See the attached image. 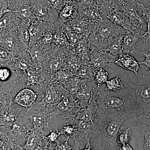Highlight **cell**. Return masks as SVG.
<instances>
[{
  "instance_id": "1",
  "label": "cell",
  "mask_w": 150,
  "mask_h": 150,
  "mask_svg": "<svg viewBox=\"0 0 150 150\" xmlns=\"http://www.w3.org/2000/svg\"><path fill=\"white\" fill-rule=\"evenodd\" d=\"M96 101L98 114L117 113L128 115H136L133 100V90L130 83L116 92H110L100 87L98 88Z\"/></svg>"
},
{
  "instance_id": "2",
  "label": "cell",
  "mask_w": 150,
  "mask_h": 150,
  "mask_svg": "<svg viewBox=\"0 0 150 150\" xmlns=\"http://www.w3.org/2000/svg\"><path fill=\"white\" fill-rule=\"evenodd\" d=\"M129 116L117 113H100L95 123L102 137V150H118L117 137L123 123ZM99 134V135H100Z\"/></svg>"
},
{
  "instance_id": "3",
  "label": "cell",
  "mask_w": 150,
  "mask_h": 150,
  "mask_svg": "<svg viewBox=\"0 0 150 150\" xmlns=\"http://www.w3.org/2000/svg\"><path fill=\"white\" fill-rule=\"evenodd\" d=\"M126 30L113 23L107 18L102 19L94 32L88 35L89 41L99 50L107 49L109 40L113 36L125 34Z\"/></svg>"
},
{
  "instance_id": "4",
  "label": "cell",
  "mask_w": 150,
  "mask_h": 150,
  "mask_svg": "<svg viewBox=\"0 0 150 150\" xmlns=\"http://www.w3.org/2000/svg\"><path fill=\"white\" fill-rule=\"evenodd\" d=\"M23 114L32 123L33 127L48 129L52 126L54 118L58 115L56 106L46 105L42 101H36Z\"/></svg>"
},
{
  "instance_id": "5",
  "label": "cell",
  "mask_w": 150,
  "mask_h": 150,
  "mask_svg": "<svg viewBox=\"0 0 150 150\" xmlns=\"http://www.w3.org/2000/svg\"><path fill=\"white\" fill-rule=\"evenodd\" d=\"M133 90V100L138 118L150 115V82L144 86L130 83Z\"/></svg>"
},
{
  "instance_id": "6",
  "label": "cell",
  "mask_w": 150,
  "mask_h": 150,
  "mask_svg": "<svg viewBox=\"0 0 150 150\" xmlns=\"http://www.w3.org/2000/svg\"><path fill=\"white\" fill-rule=\"evenodd\" d=\"M57 115H61L64 123L76 124V118L81 108L74 97L68 93L56 106Z\"/></svg>"
},
{
  "instance_id": "7",
  "label": "cell",
  "mask_w": 150,
  "mask_h": 150,
  "mask_svg": "<svg viewBox=\"0 0 150 150\" xmlns=\"http://www.w3.org/2000/svg\"><path fill=\"white\" fill-rule=\"evenodd\" d=\"M76 124L77 132L74 139V146L76 148L79 147L81 142H83L86 144L90 142L91 139L98 137L100 134V131L93 122L76 121Z\"/></svg>"
},
{
  "instance_id": "8",
  "label": "cell",
  "mask_w": 150,
  "mask_h": 150,
  "mask_svg": "<svg viewBox=\"0 0 150 150\" xmlns=\"http://www.w3.org/2000/svg\"><path fill=\"white\" fill-rule=\"evenodd\" d=\"M117 56H113L105 50H98L96 46L91 45L90 62L96 70L102 68L107 69L113 68Z\"/></svg>"
},
{
  "instance_id": "9",
  "label": "cell",
  "mask_w": 150,
  "mask_h": 150,
  "mask_svg": "<svg viewBox=\"0 0 150 150\" xmlns=\"http://www.w3.org/2000/svg\"><path fill=\"white\" fill-rule=\"evenodd\" d=\"M30 5L39 20L51 21L59 18V13L51 7L47 0H31Z\"/></svg>"
},
{
  "instance_id": "10",
  "label": "cell",
  "mask_w": 150,
  "mask_h": 150,
  "mask_svg": "<svg viewBox=\"0 0 150 150\" xmlns=\"http://www.w3.org/2000/svg\"><path fill=\"white\" fill-rule=\"evenodd\" d=\"M43 91L41 101L50 106H56L68 93L63 86L58 83H51Z\"/></svg>"
},
{
  "instance_id": "11",
  "label": "cell",
  "mask_w": 150,
  "mask_h": 150,
  "mask_svg": "<svg viewBox=\"0 0 150 150\" xmlns=\"http://www.w3.org/2000/svg\"><path fill=\"white\" fill-rule=\"evenodd\" d=\"M119 10L126 13L133 26L145 30L146 22L143 17L142 11L137 7V2H120Z\"/></svg>"
},
{
  "instance_id": "12",
  "label": "cell",
  "mask_w": 150,
  "mask_h": 150,
  "mask_svg": "<svg viewBox=\"0 0 150 150\" xmlns=\"http://www.w3.org/2000/svg\"><path fill=\"white\" fill-rule=\"evenodd\" d=\"M33 127L32 123L23 113L18 115L12 130V134L17 144L21 146L25 144L30 131Z\"/></svg>"
},
{
  "instance_id": "13",
  "label": "cell",
  "mask_w": 150,
  "mask_h": 150,
  "mask_svg": "<svg viewBox=\"0 0 150 150\" xmlns=\"http://www.w3.org/2000/svg\"><path fill=\"white\" fill-rule=\"evenodd\" d=\"M98 88L94 90L88 106L81 109L76 118V121L92 122L95 123L98 118L96 101Z\"/></svg>"
},
{
  "instance_id": "14",
  "label": "cell",
  "mask_w": 150,
  "mask_h": 150,
  "mask_svg": "<svg viewBox=\"0 0 150 150\" xmlns=\"http://www.w3.org/2000/svg\"><path fill=\"white\" fill-rule=\"evenodd\" d=\"M143 35L139 33L126 30L123 36L122 41V52L124 54L133 56L137 53V47L143 43L142 37Z\"/></svg>"
},
{
  "instance_id": "15",
  "label": "cell",
  "mask_w": 150,
  "mask_h": 150,
  "mask_svg": "<svg viewBox=\"0 0 150 150\" xmlns=\"http://www.w3.org/2000/svg\"><path fill=\"white\" fill-rule=\"evenodd\" d=\"M94 81L86 79L74 96L82 109L88 106L94 90L97 88Z\"/></svg>"
},
{
  "instance_id": "16",
  "label": "cell",
  "mask_w": 150,
  "mask_h": 150,
  "mask_svg": "<svg viewBox=\"0 0 150 150\" xmlns=\"http://www.w3.org/2000/svg\"><path fill=\"white\" fill-rule=\"evenodd\" d=\"M46 134L43 129L33 127L30 131L25 144L23 146L24 150H37L41 147Z\"/></svg>"
},
{
  "instance_id": "17",
  "label": "cell",
  "mask_w": 150,
  "mask_h": 150,
  "mask_svg": "<svg viewBox=\"0 0 150 150\" xmlns=\"http://www.w3.org/2000/svg\"><path fill=\"white\" fill-rule=\"evenodd\" d=\"M79 3L72 0H67L64 6L59 13V18L62 23H66L79 17Z\"/></svg>"
},
{
  "instance_id": "18",
  "label": "cell",
  "mask_w": 150,
  "mask_h": 150,
  "mask_svg": "<svg viewBox=\"0 0 150 150\" xmlns=\"http://www.w3.org/2000/svg\"><path fill=\"white\" fill-rule=\"evenodd\" d=\"M38 93L29 88L20 91L15 97L13 102L21 107L28 108L36 102Z\"/></svg>"
},
{
  "instance_id": "19",
  "label": "cell",
  "mask_w": 150,
  "mask_h": 150,
  "mask_svg": "<svg viewBox=\"0 0 150 150\" xmlns=\"http://www.w3.org/2000/svg\"><path fill=\"white\" fill-rule=\"evenodd\" d=\"M115 64L124 69L133 72L136 75H138L140 69L139 62L133 56L122 52L117 56Z\"/></svg>"
},
{
  "instance_id": "20",
  "label": "cell",
  "mask_w": 150,
  "mask_h": 150,
  "mask_svg": "<svg viewBox=\"0 0 150 150\" xmlns=\"http://www.w3.org/2000/svg\"><path fill=\"white\" fill-rule=\"evenodd\" d=\"M107 18L116 25L121 26L126 30L131 31L134 28V26L132 25L128 17L122 11L118 10L113 11Z\"/></svg>"
},
{
  "instance_id": "21",
  "label": "cell",
  "mask_w": 150,
  "mask_h": 150,
  "mask_svg": "<svg viewBox=\"0 0 150 150\" xmlns=\"http://www.w3.org/2000/svg\"><path fill=\"white\" fill-rule=\"evenodd\" d=\"M91 45L88 37L84 38L73 46V52L79 56L83 62L90 61Z\"/></svg>"
},
{
  "instance_id": "22",
  "label": "cell",
  "mask_w": 150,
  "mask_h": 150,
  "mask_svg": "<svg viewBox=\"0 0 150 150\" xmlns=\"http://www.w3.org/2000/svg\"><path fill=\"white\" fill-rule=\"evenodd\" d=\"M120 0H96V4L103 18H107L113 11L119 10Z\"/></svg>"
},
{
  "instance_id": "23",
  "label": "cell",
  "mask_w": 150,
  "mask_h": 150,
  "mask_svg": "<svg viewBox=\"0 0 150 150\" xmlns=\"http://www.w3.org/2000/svg\"><path fill=\"white\" fill-rule=\"evenodd\" d=\"M14 12L17 16L28 24L36 21V17L30 5L25 4L19 6L16 8Z\"/></svg>"
},
{
  "instance_id": "24",
  "label": "cell",
  "mask_w": 150,
  "mask_h": 150,
  "mask_svg": "<svg viewBox=\"0 0 150 150\" xmlns=\"http://www.w3.org/2000/svg\"><path fill=\"white\" fill-rule=\"evenodd\" d=\"M95 70L90 61L83 62L75 75L80 79L94 81Z\"/></svg>"
},
{
  "instance_id": "25",
  "label": "cell",
  "mask_w": 150,
  "mask_h": 150,
  "mask_svg": "<svg viewBox=\"0 0 150 150\" xmlns=\"http://www.w3.org/2000/svg\"><path fill=\"white\" fill-rule=\"evenodd\" d=\"M124 34H118L112 38L108 42L107 49L104 50L117 57L122 53V41Z\"/></svg>"
},
{
  "instance_id": "26",
  "label": "cell",
  "mask_w": 150,
  "mask_h": 150,
  "mask_svg": "<svg viewBox=\"0 0 150 150\" xmlns=\"http://www.w3.org/2000/svg\"><path fill=\"white\" fill-rule=\"evenodd\" d=\"M85 80L80 79L74 75L63 86L68 93L74 96Z\"/></svg>"
},
{
  "instance_id": "27",
  "label": "cell",
  "mask_w": 150,
  "mask_h": 150,
  "mask_svg": "<svg viewBox=\"0 0 150 150\" xmlns=\"http://www.w3.org/2000/svg\"><path fill=\"white\" fill-rule=\"evenodd\" d=\"M137 6L142 11L143 17L147 24V29L142 37L143 43H147L150 41V7L146 8L142 4L137 3Z\"/></svg>"
},
{
  "instance_id": "28",
  "label": "cell",
  "mask_w": 150,
  "mask_h": 150,
  "mask_svg": "<svg viewBox=\"0 0 150 150\" xmlns=\"http://www.w3.org/2000/svg\"><path fill=\"white\" fill-rule=\"evenodd\" d=\"M74 75L69 70L60 69L57 71L54 76L51 77V83H58L63 86Z\"/></svg>"
},
{
  "instance_id": "29",
  "label": "cell",
  "mask_w": 150,
  "mask_h": 150,
  "mask_svg": "<svg viewBox=\"0 0 150 150\" xmlns=\"http://www.w3.org/2000/svg\"><path fill=\"white\" fill-rule=\"evenodd\" d=\"M109 74L107 71L102 68L96 70L94 74V82L96 84L98 88L105 83L108 80Z\"/></svg>"
},
{
  "instance_id": "30",
  "label": "cell",
  "mask_w": 150,
  "mask_h": 150,
  "mask_svg": "<svg viewBox=\"0 0 150 150\" xmlns=\"http://www.w3.org/2000/svg\"><path fill=\"white\" fill-rule=\"evenodd\" d=\"M106 87L105 89L107 91L116 92L120 90L124 87L123 82L118 76L106 81Z\"/></svg>"
},
{
  "instance_id": "31",
  "label": "cell",
  "mask_w": 150,
  "mask_h": 150,
  "mask_svg": "<svg viewBox=\"0 0 150 150\" xmlns=\"http://www.w3.org/2000/svg\"><path fill=\"white\" fill-rule=\"evenodd\" d=\"M62 135H64L66 140L69 141L70 138L74 139L77 132V127L76 124L64 123L61 130Z\"/></svg>"
},
{
  "instance_id": "32",
  "label": "cell",
  "mask_w": 150,
  "mask_h": 150,
  "mask_svg": "<svg viewBox=\"0 0 150 150\" xmlns=\"http://www.w3.org/2000/svg\"><path fill=\"white\" fill-rule=\"evenodd\" d=\"M48 130L50 133L48 136H45L43 138V141L45 144H49L52 143H56V142L61 139L62 135L61 131H59L56 127L51 126Z\"/></svg>"
},
{
  "instance_id": "33",
  "label": "cell",
  "mask_w": 150,
  "mask_h": 150,
  "mask_svg": "<svg viewBox=\"0 0 150 150\" xmlns=\"http://www.w3.org/2000/svg\"><path fill=\"white\" fill-rule=\"evenodd\" d=\"M131 128L129 127L122 131H119L117 137V142L122 145L129 144L131 139Z\"/></svg>"
},
{
  "instance_id": "34",
  "label": "cell",
  "mask_w": 150,
  "mask_h": 150,
  "mask_svg": "<svg viewBox=\"0 0 150 150\" xmlns=\"http://www.w3.org/2000/svg\"><path fill=\"white\" fill-rule=\"evenodd\" d=\"M38 26L35 24V22L32 23V25L30 26L29 32L30 38V41L36 40L42 35V30Z\"/></svg>"
},
{
  "instance_id": "35",
  "label": "cell",
  "mask_w": 150,
  "mask_h": 150,
  "mask_svg": "<svg viewBox=\"0 0 150 150\" xmlns=\"http://www.w3.org/2000/svg\"><path fill=\"white\" fill-rule=\"evenodd\" d=\"M51 7L59 13L64 6L67 0H47Z\"/></svg>"
},
{
  "instance_id": "36",
  "label": "cell",
  "mask_w": 150,
  "mask_h": 150,
  "mask_svg": "<svg viewBox=\"0 0 150 150\" xmlns=\"http://www.w3.org/2000/svg\"><path fill=\"white\" fill-rule=\"evenodd\" d=\"M56 146L55 147L56 150H74L76 147L74 146H71L68 142V141L65 140L64 142H62L61 139L56 142Z\"/></svg>"
},
{
  "instance_id": "37",
  "label": "cell",
  "mask_w": 150,
  "mask_h": 150,
  "mask_svg": "<svg viewBox=\"0 0 150 150\" xmlns=\"http://www.w3.org/2000/svg\"><path fill=\"white\" fill-rule=\"evenodd\" d=\"M25 25H23V27L22 26V28H21V30L20 32V38L21 39L22 43L25 45L26 46V45H28L30 42V34L29 30L28 28L26 27V25L25 26Z\"/></svg>"
},
{
  "instance_id": "38",
  "label": "cell",
  "mask_w": 150,
  "mask_h": 150,
  "mask_svg": "<svg viewBox=\"0 0 150 150\" xmlns=\"http://www.w3.org/2000/svg\"><path fill=\"white\" fill-rule=\"evenodd\" d=\"M11 70L6 67L0 68V81L2 82L8 80L11 76Z\"/></svg>"
},
{
  "instance_id": "39",
  "label": "cell",
  "mask_w": 150,
  "mask_h": 150,
  "mask_svg": "<svg viewBox=\"0 0 150 150\" xmlns=\"http://www.w3.org/2000/svg\"><path fill=\"white\" fill-rule=\"evenodd\" d=\"M141 56H144L145 59L143 62H139V64L145 65L146 67V70L150 69V48L141 52Z\"/></svg>"
},
{
  "instance_id": "40",
  "label": "cell",
  "mask_w": 150,
  "mask_h": 150,
  "mask_svg": "<svg viewBox=\"0 0 150 150\" xmlns=\"http://www.w3.org/2000/svg\"><path fill=\"white\" fill-rule=\"evenodd\" d=\"M12 12L6 13L0 19V28H5L8 26L11 21V18L10 16H11Z\"/></svg>"
},
{
  "instance_id": "41",
  "label": "cell",
  "mask_w": 150,
  "mask_h": 150,
  "mask_svg": "<svg viewBox=\"0 0 150 150\" xmlns=\"http://www.w3.org/2000/svg\"><path fill=\"white\" fill-rule=\"evenodd\" d=\"M144 148L145 150H150V131L144 132Z\"/></svg>"
},
{
  "instance_id": "42",
  "label": "cell",
  "mask_w": 150,
  "mask_h": 150,
  "mask_svg": "<svg viewBox=\"0 0 150 150\" xmlns=\"http://www.w3.org/2000/svg\"><path fill=\"white\" fill-rule=\"evenodd\" d=\"M12 12H13V11L8 8L7 4H4L0 6V19L6 13Z\"/></svg>"
},
{
  "instance_id": "43",
  "label": "cell",
  "mask_w": 150,
  "mask_h": 150,
  "mask_svg": "<svg viewBox=\"0 0 150 150\" xmlns=\"http://www.w3.org/2000/svg\"><path fill=\"white\" fill-rule=\"evenodd\" d=\"M96 0H80L78 2L86 6L91 7L96 5Z\"/></svg>"
},
{
  "instance_id": "44",
  "label": "cell",
  "mask_w": 150,
  "mask_h": 150,
  "mask_svg": "<svg viewBox=\"0 0 150 150\" xmlns=\"http://www.w3.org/2000/svg\"><path fill=\"white\" fill-rule=\"evenodd\" d=\"M31 0H16V8L21 5L27 4H29Z\"/></svg>"
},
{
  "instance_id": "45",
  "label": "cell",
  "mask_w": 150,
  "mask_h": 150,
  "mask_svg": "<svg viewBox=\"0 0 150 150\" xmlns=\"http://www.w3.org/2000/svg\"><path fill=\"white\" fill-rule=\"evenodd\" d=\"M118 150H134L129 144L122 145L121 147H118Z\"/></svg>"
},
{
  "instance_id": "46",
  "label": "cell",
  "mask_w": 150,
  "mask_h": 150,
  "mask_svg": "<svg viewBox=\"0 0 150 150\" xmlns=\"http://www.w3.org/2000/svg\"><path fill=\"white\" fill-rule=\"evenodd\" d=\"M82 150H94V149H93V146L90 142L86 144L85 147Z\"/></svg>"
},
{
  "instance_id": "47",
  "label": "cell",
  "mask_w": 150,
  "mask_h": 150,
  "mask_svg": "<svg viewBox=\"0 0 150 150\" xmlns=\"http://www.w3.org/2000/svg\"><path fill=\"white\" fill-rule=\"evenodd\" d=\"M143 77L146 79H150V69L148 71H146L143 75Z\"/></svg>"
},
{
  "instance_id": "48",
  "label": "cell",
  "mask_w": 150,
  "mask_h": 150,
  "mask_svg": "<svg viewBox=\"0 0 150 150\" xmlns=\"http://www.w3.org/2000/svg\"><path fill=\"white\" fill-rule=\"evenodd\" d=\"M6 56V54L4 51H0V58H4Z\"/></svg>"
},
{
  "instance_id": "49",
  "label": "cell",
  "mask_w": 150,
  "mask_h": 150,
  "mask_svg": "<svg viewBox=\"0 0 150 150\" xmlns=\"http://www.w3.org/2000/svg\"><path fill=\"white\" fill-rule=\"evenodd\" d=\"M135 1V0H120V2L130 3Z\"/></svg>"
},
{
  "instance_id": "50",
  "label": "cell",
  "mask_w": 150,
  "mask_h": 150,
  "mask_svg": "<svg viewBox=\"0 0 150 150\" xmlns=\"http://www.w3.org/2000/svg\"><path fill=\"white\" fill-rule=\"evenodd\" d=\"M146 123L147 125H149V126L150 127V122H145Z\"/></svg>"
},
{
  "instance_id": "51",
  "label": "cell",
  "mask_w": 150,
  "mask_h": 150,
  "mask_svg": "<svg viewBox=\"0 0 150 150\" xmlns=\"http://www.w3.org/2000/svg\"><path fill=\"white\" fill-rule=\"evenodd\" d=\"M74 150H80L79 148H76Z\"/></svg>"
},
{
  "instance_id": "52",
  "label": "cell",
  "mask_w": 150,
  "mask_h": 150,
  "mask_svg": "<svg viewBox=\"0 0 150 150\" xmlns=\"http://www.w3.org/2000/svg\"><path fill=\"white\" fill-rule=\"evenodd\" d=\"M149 118H150V115L149 117Z\"/></svg>"
}]
</instances>
